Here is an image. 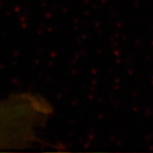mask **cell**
Wrapping results in <instances>:
<instances>
[{"mask_svg": "<svg viewBox=\"0 0 153 153\" xmlns=\"http://www.w3.org/2000/svg\"><path fill=\"white\" fill-rule=\"evenodd\" d=\"M50 114L39 95L19 92L0 98V151L29 149Z\"/></svg>", "mask_w": 153, "mask_h": 153, "instance_id": "1", "label": "cell"}]
</instances>
